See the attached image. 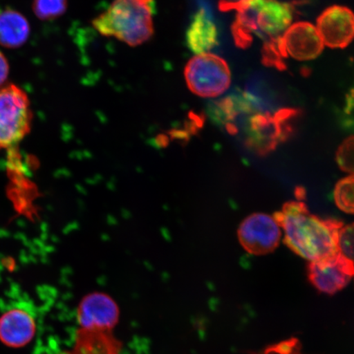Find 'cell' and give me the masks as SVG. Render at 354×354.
<instances>
[{"label":"cell","mask_w":354,"mask_h":354,"mask_svg":"<svg viewBox=\"0 0 354 354\" xmlns=\"http://www.w3.org/2000/svg\"><path fill=\"white\" fill-rule=\"evenodd\" d=\"M32 121L25 91L15 85L0 88V150L19 143L30 131Z\"/></svg>","instance_id":"obj_5"},{"label":"cell","mask_w":354,"mask_h":354,"mask_svg":"<svg viewBox=\"0 0 354 354\" xmlns=\"http://www.w3.org/2000/svg\"><path fill=\"white\" fill-rule=\"evenodd\" d=\"M185 77L190 91L203 98H214L227 90L232 76L221 57L209 53L198 55L185 66Z\"/></svg>","instance_id":"obj_6"},{"label":"cell","mask_w":354,"mask_h":354,"mask_svg":"<svg viewBox=\"0 0 354 354\" xmlns=\"http://www.w3.org/2000/svg\"><path fill=\"white\" fill-rule=\"evenodd\" d=\"M263 64L278 70H284L286 65L284 59L286 56L279 44V37L266 41L262 50Z\"/></svg>","instance_id":"obj_18"},{"label":"cell","mask_w":354,"mask_h":354,"mask_svg":"<svg viewBox=\"0 0 354 354\" xmlns=\"http://www.w3.org/2000/svg\"><path fill=\"white\" fill-rule=\"evenodd\" d=\"M68 7L66 0H34L33 11L43 21L57 19L65 13Z\"/></svg>","instance_id":"obj_17"},{"label":"cell","mask_w":354,"mask_h":354,"mask_svg":"<svg viewBox=\"0 0 354 354\" xmlns=\"http://www.w3.org/2000/svg\"><path fill=\"white\" fill-rule=\"evenodd\" d=\"M334 198L340 210L354 214V174L338 181L335 187Z\"/></svg>","instance_id":"obj_16"},{"label":"cell","mask_w":354,"mask_h":354,"mask_svg":"<svg viewBox=\"0 0 354 354\" xmlns=\"http://www.w3.org/2000/svg\"><path fill=\"white\" fill-rule=\"evenodd\" d=\"M8 73H10V66L6 57L0 52V86L6 81Z\"/></svg>","instance_id":"obj_22"},{"label":"cell","mask_w":354,"mask_h":354,"mask_svg":"<svg viewBox=\"0 0 354 354\" xmlns=\"http://www.w3.org/2000/svg\"><path fill=\"white\" fill-rule=\"evenodd\" d=\"M343 120L346 125L354 130V86L348 93L343 109Z\"/></svg>","instance_id":"obj_21"},{"label":"cell","mask_w":354,"mask_h":354,"mask_svg":"<svg viewBox=\"0 0 354 354\" xmlns=\"http://www.w3.org/2000/svg\"><path fill=\"white\" fill-rule=\"evenodd\" d=\"M238 238L243 249L254 255L272 253L280 243V225L272 216L252 214L242 221L238 229Z\"/></svg>","instance_id":"obj_7"},{"label":"cell","mask_w":354,"mask_h":354,"mask_svg":"<svg viewBox=\"0 0 354 354\" xmlns=\"http://www.w3.org/2000/svg\"><path fill=\"white\" fill-rule=\"evenodd\" d=\"M339 253L354 263V223L339 230Z\"/></svg>","instance_id":"obj_20"},{"label":"cell","mask_w":354,"mask_h":354,"mask_svg":"<svg viewBox=\"0 0 354 354\" xmlns=\"http://www.w3.org/2000/svg\"><path fill=\"white\" fill-rule=\"evenodd\" d=\"M187 43L189 50L198 55L205 54L218 46V28L205 8L198 10L190 22Z\"/></svg>","instance_id":"obj_13"},{"label":"cell","mask_w":354,"mask_h":354,"mask_svg":"<svg viewBox=\"0 0 354 354\" xmlns=\"http://www.w3.org/2000/svg\"><path fill=\"white\" fill-rule=\"evenodd\" d=\"M38 324L29 309L15 306L0 315V343L10 348H21L32 343L37 335Z\"/></svg>","instance_id":"obj_10"},{"label":"cell","mask_w":354,"mask_h":354,"mask_svg":"<svg viewBox=\"0 0 354 354\" xmlns=\"http://www.w3.org/2000/svg\"><path fill=\"white\" fill-rule=\"evenodd\" d=\"M317 30L324 46L344 48L354 39V13L347 7L327 8L317 21Z\"/></svg>","instance_id":"obj_11"},{"label":"cell","mask_w":354,"mask_h":354,"mask_svg":"<svg viewBox=\"0 0 354 354\" xmlns=\"http://www.w3.org/2000/svg\"><path fill=\"white\" fill-rule=\"evenodd\" d=\"M279 44L286 57L289 55L300 61L315 59L324 48L316 26L307 21L291 25L279 37Z\"/></svg>","instance_id":"obj_12"},{"label":"cell","mask_w":354,"mask_h":354,"mask_svg":"<svg viewBox=\"0 0 354 354\" xmlns=\"http://www.w3.org/2000/svg\"><path fill=\"white\" fill-rule=\"evenodd\" d=\"M121 348L113 332L78 328L70 354H120Z\"/></svg>","instance_id":"obj_14"},{"label":"cell","mask_w":354,"mask_h":354,"mask_svg":"<svg viewBox=\"0 0 354 354\" xmlns=\"http://www.w3.org/2000/svg\"><path fill=\"white\" fill-rule=\"evenodd\" d=\"M153 0H115L93 26L105 37H113L130 46H140L153 34Z\"/></svg>","instance_id":"obj_3"},{"label":"cell","mask_w":354,"mask_h":354,"mask_svg":"<svg viewBox=\"0 0 354 354\" xmlns=\"http://www.w3.org/2000/svg\"><path fill=\"white\" fill-rule=\"evenodd\" d=\"M308 275L316 289L334 295L346 287L354 277V263L339 253L331 258L310 263Z\"/></svg>","instance_id":"obj_9"},{"label":"cell","mask_w":354,"mask_h":354,"mask_svg":"<svg viewBox=\"0 0 354 354\" xmlns=\"http://www.w3.org/2000/svg\"><path fill=\"white\" fill-rule=\"evenodd\" d=\"M336 162L342 171L354 174V136L344 140L336 152Z\"/></svg>","instance_id":"obj_19"},{"label":"cell","mask_w":354,"mask_h":354,"mask_svg":"<svg viewBox=\"0 0 354 354\" xmlns=\"http://www.w3.org/2000/svg\"><path fill=\"white\" fill-rule=\"evenodd\" d=\"M299 114L295 109H283L274 113L258 111L242 119L236 136L241 135L243 144L255 153L268 154L289 138Z\"/></svg>","instance_id":"obj_4"},{"label":"cell","mask_w":354,"mask_h":354,"mask_svg":"<svg viewBox=\"0 0 354 354\" xmlns=\"http://www.w3.org/2000/svg\"><path fill=\"white\" fill-rule=\"evenodd\" d=\"M232 10L237 12L232 26L234 41L241 48L251 46L253 35L266 41L280 37L293 19L290 4L278 0H245Z\"/></svg>","instance_id":"obj_2"},{"label":"cell","mask_w":354,"mask_h":354,"mask_svg":"<svg viewBox=\"0 0 354 354\" xmlns=\"http://www.w3.org/2000/svg\"><path fill=\"white\" fill-rule=\"evenodd\" d=\"M77 320L79 329L113 332L120 320V309L109 295L94 292L80 302Z\"/></svg>","instance_id":"obj_8"},{"label":"cell","mask_w":354,"mask_h":354,"mask_svg":"<svg viewBox=\"0 0 354 354\" xmlns=\"http://www.w3.org/2000/svg\"><path fill=\"white\" fill-rule=\"evenodd\" d=\"M242 1H245V0H220L219 10L221 12L231 11L232 6Z\"/></svg>","instance_id":"obj_23"},{"label":"cell","mask_w":354,"mask_h":354,"mask_svg":"<svg viewBox=\"0 0 354 354\" xmlns=\"http://www.w3.org/2000/svg\"><path fill=\"white\" fill-rule=\"evenodd\" d=\"M30 32L28 19L12 10L0 12V46L19 48L28 41Z\"/></svg>","instance_id":"obj_15"},{"label":"cell","mask_w":354,"mask_h":354,"mask_svg":"<svg viewBox=\"0 0 354 354\" xmlns=\"http://www.w3.org/2000/svg\"><path fill=\"white\" fill-rule=\"evenodd\" d=\"M304 194V190H298L297 201L286 203L273 218L284 231L286 245L294 253L310 263L331 258L339 254L342 221L311 214L302 199Z\"/></svg>","instance_id":"obj_1"}]
</instances>
